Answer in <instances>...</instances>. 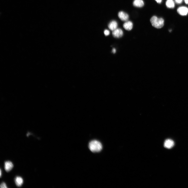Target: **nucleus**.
<instances>
[{"mask_svg": "<svg viewBox=\"0 0 188 188\" xmlns=\"http://www.w3.org/2000/svg\"><path fill=\"white\" fill-rule=\"evenodd\" d=\"M89 147L92 152L96 153L100 152L102 150V146L100 142L96 140H94L89 143Z\"/></svg>", "mask_w": 188, "mask_h": 188, "instance_id": "1", "label": "nucleus"}, {"mask_svg": "<svg viewBox=\"0 0 188 188\" xmlns=\"http://www.w3.org/2000/svg\"><path fill=\"white\" fill-rule=\"evenodd\" d=\"M150 22L152 26L157 29H161L164 25V19L161 18H158L155 16H153L151 18Z\"/></svg>", "mask_w": 188, "mask_h": 188, "instance_id": "2", "label": "nucleus"}, {"mask_svg": "<svg viewBox=\"0 0 188 188\" xmlns=\"http://www.w3.org/2000/svg\"><path fill=\"white\" fill-rule=\"evenodd\" d=\"M177 13L180 15L185 16L188 14V8L185 6H181L177 9Z\"/></svg>", "mask_w": 188, "mask_h": 188, "instance_id": "3", "label": "nucleus"}, {"mask_svg": "<svg viewBox=\"0 0 188 188\" xmlns=\"http://www.w3.org/2000/svg\"><path fill=\"white\" fill-rule=\"evenodd\" d=\"M114 37L117 38L122 37L123 35V32L122 30L120 28H117L112 32Z\"/></svg>", "mask_w": 188, "mask_h": 188, "instance_id": "4", "label": "nucleus"}, {"mask_svg": "<svg viewBox=\"0 0 188 188\" xmlns=\"http://www.w3.org/2000/svg\"><path fill=\"white\" fill-rule=\"evenodd\" d=\"M118 15L119 17L122 21H126L129 19V17L128 15L124 12H119Z\"/></svg>", "mask_w": 188, "mask_h": 188, "instance_id": "5", "label": "nucleus"}, {"mask_svg": "<svg viewBox=\"0 0 188 188\" xmlns=\"http://www.w3.org/2000/svg\"><path fill=\"white\" fill-rule=\"evenodd\" d=\"M174 145V141L170 139L166 140L164 143V146L165 147L168 149H170Z\"/></svg>", "mask_w": 188, "mask_h": 188, "instance_id": "6", "label": "nucleus"}, {"mask_svg": "<svg viewBox=\"0 0 188 188\" xmlns=\"http://www.w3.org/2000/svg\"><path fill=\"white\" fill-rule=\"evenodd\" d=\"M13 165L12 163L9 161H6L4 163V169L7 172L10 171L13 169Z\"/></svg>", "mask_w": 188, "mask_h": 188, "instance_id": "7", "label": "nucleus"}, {"mask_svg": "<svg viewBox=\"0 0 188 188\" xmlns=\"http://www.w3.org/2000/svg\"><path fill=\"white\" fill-rule=\"evenodd\" d=\"M133 26V24L132 22L131 21H127L124 24L123 27L128 31H130L131 30Z\"/></svg>", "mask_w": 188, "mask_h": 188, "instance_id": "8", "label": "nucleus"}, {"mask_svg": "<svg viewBox=\"0 0 188 188\" xmlns=\"http://www.w3.org/2000/svg\"><path fill=\"white\" fill-rule=\"evenodd\" d=\"M118 24L116 21H111L109 24L108 28L112 31H113L117 29Z\"/></svg>", "mask_w": 188, "mask_h": 188, "instance_id": "9", "label": "nucleus"}, {"mask_svg": "<svg viewBox=\"0 0 188 188\" xmlns=\"http://www.w3.org/2000/svg\"><path fill=\"white\" fill-rule=\"evenodd\" d=\"M133 4L134 6L138 7H141L144 5V3L142 0H134Z\"/></svg>", "mask_w": 188, "mask_h": 188, "instance_id": "10", "label": "nucleus"}, {"mask_svg": "<svg viewBox=\"0 0 188 188\" xmlns=\"http://www.w3.org/2000/svg\"><path fill=\"white\" fill-rule=\"evenodd\" d=\"M15 181L16 185L19 187L21 186L23 183V180L22 178L18 176L16 177Z\"/></svg>", "mask_w": 188, "mask_h": 188, "instance_id": "11", "label": "nucleus"}, {"mask_svg": "<svg viewBox=\"0 0 188 188\" xmlns=\"http://www.w3.org/2000/svg\"><path fill=\"white\" fill-rule=\"evenodd\" d=\"M166 5L167 7L169 8H173L175 7V3L173 0H167Z\"/></svg>", "mask_w": 188, "mask_h": 188, "instance_id": "12", "label": "nucleus"}, {"mask_svg": "<svg viewBox=\"0 0 188 188\" xmlns=\"http://www.w3.org/2000/svg\"><path fill=\"white\" fill-rule=\"evenodd\" d=\"M0 188H7V186L5 183L3 182L0 185Z\"/></svg>", "mask_w": 188, "mask_h": 188, "instance_id": "13", "label": "nucleus"}, {"mask_svg": "<svg viewBox=\"0 0 188 188\" xmlns=\"http://www.w3.org/2000/svg\"><path fill=\"white\" fill-rule=\"evenodd\" d=\"M104 33L105 36H107L109 35L110 32L107 30H106L104 31Z\"/></svg>", "mask_w": 188, "mask_h": 188, "instance_id": "14", "label": "nucleus"}, {"mask_svg": "<svg viewBox=\"0 0 188 188\" xmlns=\"http://www.w3.org/2000/svg\"><path fill=\"white\" fill-rule=\"evenodd\" d=\"M183 0H175L177 4H180L182 3Z\"/></svg>", "mask_w": 188, "mask_h": 188, "instance_id": "15", "label": "nucleus"}, {"mask_svg": "<svg viewBox=\"0 0 188 188\" xmlns=\"http://www.w3.org/2000/svg\"><path fill=\"white\" fill-rule=\"evenodd\" d=\"M155 1L158 3H161L162 1V0H155Z\"/></svg>", "mask_w": 188, "mask_h": 188, "instance_id": "16", "label": "nucleus"}, {"mask_svg": "<svg viewBox=\"0 0 188 188\" xmlns=\"http://www.w3.org/2000/svg\"><path fill=\"white\" fill-rule=\"evenodd\" d=\"M116 50L115 48H114L112 50V52L113 53H116Z\"/></svg>", "mask_w": 188, "mask_h": 188, "instance_id": "17", "label": "nucleus"}, {"mask_svg": "<svg viewBox=\"0 0 188 188\" xmlns=\"http://www.w3.org/2000/svg\"><path fill=\"white\" fill-rule=\"evenodd\" d=\"M184 1L186 4H188V0H184Z\"/></svg>", "mask_w": 188, "mask_h": 188, "instance_id": "18", "label": "nucleus"}, {"mask_svg": "<svg viewBox=\"0 0 188 188\" xmlns=\"http://www.w3.org/2000/svg\"><path fill=\"white\" fill-rule=\"evenodd\" d=\"M0 176L1 177V169H0Z\"/></svg>", "mask_w": 188, "mask_h": 188, "instance_id": "19", "label": "nucleus"}]
</instances>
